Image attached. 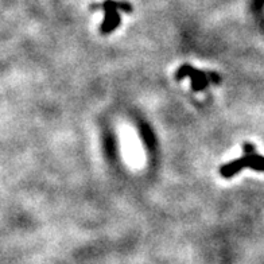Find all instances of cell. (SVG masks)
<instances>
[{"label":"cell","mask_w":264,"mask_h":264,"mask_svg":"<svg viewBox=\"0 0 264 264\" xmlns=\"http://www.w3.org/2000/svg\"><path fill=\"white\" fill-rule=\"evenodd\" d=\"M244 155L243 158L240 159H236L233 162H229V163L224 164L221 168H220V174L224 177V178H231L236 173L241 172L243 168L248 167L252 168L255 172H264V157L259 155V154L255 151L254 144L251 143H244L243 146Z\"/></svg>","instance_id":"1"},{"label":"cell","mask_w":264,"mask_h":264,"mask_svg":"<svg viewBox=\"0 0 264 264\" xmlns=\"http://www.w3.org/2000/svg\"><path fill=\"white\" fill-rule=\"evenodd\" d=\"M185 77H190L192 80V89L196 92L203 90L211 84H218L221 81L220 76L214 71H203L190 66V65H182L175 73V79L182 80Z\"/></svg>","instance_id":"2"},{"label":"cell","mask_w":264,"mask_h":264,"mask_svg":"<svg viewBox=\"0 0 264 264\" xmlns=\"http://www.w3.org/2000/svg\"><path fill=\"white\" fill-rule=\"evenodd\" d=\"M100 8H103L104 12H105V19L103 22V26H101L103 34L112 32L120 25L122 19H120V15L118 14V10H123L124 12H131L134 10L131 4L127 3V2H115V0H105L100 6Z\"/></svg>","instance_id":"3"}]
</instances>
